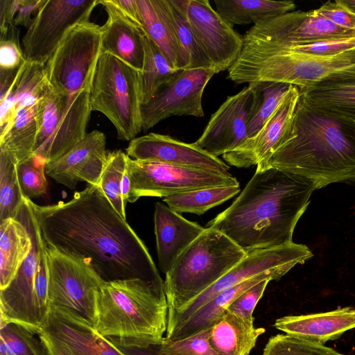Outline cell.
<instances>
[{"label":"cell","instance_id":"6da1fadb","mask_svg":"<svg viewBox=\"0 0 355 355\" xmlns=\"http://www.w3.org/2000/svg\"><path fill=\"white\" fill-rule=\"evenodd\" d=\"M32 205L46 244L87 259L105 282L137 278L164 287L144 243L98 186L67 202Z\"/></svg>","mask_w":355,"mask_h":355},{"label":"cell","instance_id":"7a4b0ae2","mask_svg":"<svg viewBox=\"0 0 355 355\" xmlns=\"http://www.w3.org/2000/svg\"><path fill=\"white\" fill-rule=\"evenodd\" d=\"M315 189L310 180L282 169L256 171L241 194L207 227L222 232L245 252L291 243Z\"/></svg>","mask_w":355,"mask_h":355},{"label":"cell","instance_id":"3957f363","mask_svg":"<svg viewBox=\"0 0 355 355\" xmlns=\"http://www.w3.org/2000/svg\"><path fill=\"white\" fill-rule=\"evenodd\" d=\"M270 167L304 177L316 189L336 182L355 187V120L317 110L300 97L283 142L256 171Z\"/></svg>","mask_w":355,"mask_h":355},{"label":"cell","instance_id":"277c9868","mask_svg":"<svg viewBox=\"0 0 355 355\" xmlns=\"http://www.w3.org/2000/svg\"><path fill=\"white\" fill-rule=\"evenodd\" d=\"M168 311L164 287L137 278L105 282L96 294L93 327L115 346L158 345Z\"/></svg>","mask_w":355,"mask_h":355},{"label":"cell","instance_id":"5b68a950","mask_svg":"<svg viewBox=\"0 0 355 355\" xmlns=\"http://www.w3.org/2000/svg\"><path fill=\"white\" fill-rule=\"evenodd\" d=\"M242 37L241 53L227 70V78L237 84L277 82L302 89L355 64V49L319 56L289 51L246 34Z\"/></svg>","mask_w":355,"mask_h":355},{"label":"cell","instance_id":"8992f818","mask_svg":"<svg viewBox=\"0 0 355 355\" xmlns=\"http://www.w3.org/2000/svg\"><path fill=\"white\" fill-rule=\"evenodd\" d=\"M247 255L222 232L207 227L165 274L168 318L218 281Z\"/></svg>","mask_w":355,"mask_h":355},{"label":"cell","instance_id":"52a82bcc","mask_svg":"<svg viewBox=\"0 0 355 355\" xmlns=\"http://www.w3.org/2000/svg\"><path fill=\"white\" fill-rule=\"evenodd\" d=\"M139 73L107 53L101 54L94 71L89 91L91 110L110 121L121 140L131 141L143 130Z\"/></svg>","mask_w":355,"mask_h":355},{"label":"cell","instance_id":"ba28073f","mask_svg":"<svg viewBox=\"0 0 355 355\" xmlns=\"http://www.w3.org/2000/svg\"><path fill=\"white\" fill-rule=\"evenodd\" d=\"M103 28L87 21L72 28L46 63L47 80L58 94L70 96L91 88L101 54Z\"/></svg>","mask_w":355,"mask_h":355},{"label":"cell","instance_id":"9c48e42d","mask_svg":"<svg viewBox=\"0 0 355 355\" xmlns=\"http://www.w3.org/2000/svg\"><path fill=\"white\" fill-rule=\"evenodd\" d=\"M32 203L31 199L24 197L14 216L26 227L32 248L13 280L0 290V322L15 323L37 334L44 322L35 293V277L44 239Z\"/></svg>","mask_w":355,"mask_h":355},{"label":"cell","instance_id":"30bf717a","mask_svg":"<svg viewBox=\"0 0 355 355\" xmlns=\"http://www.w3.org/2000/svg\"><path fill=\"white\" fill-rule=\"evenodd\" d=\"M246 252L245 257L218 281L168 318L165 336L185 323L201 307L223 291L267 272H276L284 275L297 264L303 263L313 257L306 245L294 242Z\"/></svg>","mask_w":355,"mask_h":355},{"label":"cell","instance_id":"8fae6325","mask_svg":"<svg viewBox=\"0 0 355 355\" xmlns=\"http://www.w3.org/2000/svg\"><path fill=\"white\" fill-rule=\"evenodd\" d=\"M126 171L130 182L128 199L130 203L146 196L164 198L205 188L239 186L230 173L135 160L128 156Z\"/></svg>","mask_w":355,"mask_h":355},{"label":"cell","instance_id":"7c38bea8","mask_svg":"<svg viewBox=\"0 0 355 355\" xmlns=\"http://www.w3.org/2000/svg\"><path fill=\"white\" fill-rule=\"evenodd\" d=\"M49 307L73 310L93 325L96 294L105 281L89 261L62 253L46 244Z\"/></svg>","mask_w":355,"mask_h":355},{"label":"cell","instance_id":"4fadbf2b","mask_svg":"<svg viewBox=\"0 0 355 355\" xmlns=\"http://www.w3.org/2000/svg\"><path fill=\"white\" fill-rule=\"evenodd\" d=\"M99 0H44L22 38L28 62L46 64L69 31L89 21Z\"/></svg>","mask_w":355,"mask_h":355},{"label":"cell","instance_id":"5bb4252c","mask_svg":"<svg viewBox=\"0 0 355 355\" xmlns=\"http://www.w3.org/2000/svg\"><path fill=\"white\" fill-rule=\"evenodd\" d=\"M45 355H125L77 312L51 306L37 333Z\"/></svg>","mask_w":355,"mask_h":355},{"label":"cell","instance_id":"9a60e30c","mask_svg":"<svg viewBox=\"0 0 355 355\" xmlns=\"http://www.w3.org/2000/svg\"><path fill=\"white\" fill-rule=\"evenodd\" d=\"M216 73L213 68L184 69L160 87L147 103L141 104L143 130H148L172 116H204L202 94Z\"/></svg>","mask_w":355,"mask_h":355},{"label":"cell","instance_id":"2e32d148","mask_svg":"<svg viewBox=\"0 0 355 355\" xmlns=\"http://www.w3.org/2000/svg\"><path fill=\"white\" fill-rule=\"evenodd\" d=\"M245 34L285 45L355 38V31L337 26L315 10L291 11L261 21L253 25Z\"/></svg>","mask_w":355,"mask_h":355},{"label":"cell","instance_id":"e0dca14e","mask_svg":"<svg viewBox=\"0 0 355 355\" xmlns=\"http://www.w3.org/2000/svg\"><path fill=\"white\" fill-rule=\"evenodd\" d=\"M189 21L217 73L229 69L241 53V37L208 0H187Z\"/></svg>","mask_w":355,"mask_h":355},{"label":"cell","instance_id":"ac0fdd59","mask_svg":"<svg viewBox=\"0 0 355 355\" xmlns=\"http://www.w3.org/2000/svg\"><path fill=\"white\" fill-rule=\"evenodd\" d=\"M253 101L250 84L228 96L211 114L202 134L194 144L218 157L240 146L247 139V125Z\"/></svg>","mask_w":355,"mask_h":355},{"label":"cell","instance_id":"d6986e66","mask_svg":"<svg viewBox=\"0 0 355 355\" xmlns=\"http://www.w3.org/2000/svg\"><path fill=\"white\" fill-rule=\"evenodd\" d=\"M132 159L150 161L201 170L228 173L230 166L218 157L170 136L149 133L132 139L125 148Z\"/></svg>","mask_w":355,"mask_h":355},{"label":"cell","instance_id":"ffe728a7","mask_svg":"<svg viewBox=\"0 0 355 355\" xmlns=\"http://www.w3.org/2000/svg\"><path fill=\"white\" fill-rule=\"evenodd\" d=\"M300 98L299 87L291 85L274 113L254 137L223 155L231 166L248 168L266 161L280 146L291 129Z\"/></svg>","mask_w":355,"mask_h":355},{"label":"cell","instance_id":"44dd1931","mask_svg":"<svg viewBox=\"0 0 355 355\" xmlns=\"http://www.w3.org/2000/svg\"><path fill=\"white\" fill-rule=\"evenodd\" d=\"M105 146L104 133L93 130L66 154L46 163V174L71 189L80 181L98 186L107 158Z\"/></svg>","mask_w":355,"mask_h":355},{"label":"cell","instance_id":"7402d4cb","mask_svg":"<svg viewBox=\"0 0 355 355\" xmlns=\"http://www.w3.org/2000/svg\"><path fill=\"white\" fill-rule=\"evenodd\" d=\"M300 98L326 114L355 120V64L300 89Z\"/></svg>","mask_w":355,"mask_h":355},{"label":"cell","instance_id":"603a6c76","mask_svg":"<svg viewBox=\"0 0 355 355\" xmlns=\"http://www.w3.org/2000/svg\"><path fill=\"white\" fill-rule=\"evenodd\" d=\"M154 227L159 266L165 274L205 229L159 202L155 205Z\"/></svg>","mask_w":355,"mask_h":355},{"label":"cell","instance_id":"cb8c5ba5","mask_svg":"<svg viewBox=\"0 0 355 355\" xmlns=\"http://www.w3.org/2000/svg\"><path fill=\"white\" fill-rule=\"evenodd\" d=\"M99 3L107 13L103 26L101 53L113 55L141 72L145 56L144 31L124 16L110 0H99Z\"/></svg>","mask_w":355,"mask_h":355},{"label":"cell","instance_id":"d4e9b609","mask_svg":"<svg viewBox=\"0 0 355 355\" xmlns=\"http://www.w3.org/2000/svg\"><path fill=\"white\" fill-rule=\"evenodd\" d=\"M286 334L324 344L355 328V309L351 307L309 315H287L273 325Z\"/></svg>","mask_w":355,"mask_h":355},{"label":"cell","instance_id":"484cf974","mask_svg":"<svg viewBox=\"0 0 355 355\" xmlns=\"http://www.w3.org/2000/svg\"><path fill=\"white\" fill-rule=\"evenodd\" d=\"M90 88H85L69 96L63 116L52 137L35 157L47 163L55 160L86 136V127L92 112Z\"/></svg>","mask_w":355,"mask_h":355},{"label":"cell","instance_id":"4316f807","mask_svg":"<svg viewBox=\"0 0 355 355\" xmlns=\"http://www.w3.org/2000/svg\"><path fill=\"white\" fill-rule=\"evenodd\" d=\"M141 28L159 48L173 68L184 69V62L168 0H137Z\"/></svg>","mask_w":355,"mask_h":355},{"label":"cell","instance_id":"83f0119b","mask_svg":"<svg viewBox=\"0 0 355 355\" xmlns=\"http://www.w3.org/2000/svg\"><path fill=\"white\" fill-rule=\"evenodd\" d=\"M226 311L210 326L209 343L220 355H249L266 329Z\"/></svg>","mask_w":355,"mask_h":355},{"label":"cell","instance_id":"f1b7e54d","mask_svg":"<svg viewBox=\"0 0 355 355\" xmlns=\"http://www.w3.org/2000/svg\"><path fill=\"white\" fill-rule=\"evenodd\" d=\"M282 276L279 272H267L223 291L201 307L185 323L164 338L172 340H180L209 327L245 291L264 279L277 280Z\"/></svg>","mask_w":355,"mask_h":355},{"label":"cell","instance_id":"f546056e","mask_svg":"<svg viewBox=\"0 0 355 355\" xmlns=\"http://www.w3.org/2000/svg\"><path fill=\"white\" fill-rule=\"evenodd\" d=\"M32 248L26 227L15 218L0 222V290L13 280Z\"/></svg>","mask_w":355,"mask_h":355},{"label":"cell","instance_id":"4dcf8cb0","mask_svg":"<svg viewBox=\"0 0 355 355\" xmlns=\"http://www.w3.org/2000/svg\"><path fill=\"white\" fill-rule=\"evenodd\" d=\"M214 3L216 11L232 27L254 25L291 12L295 8L292 1L214 0Z\"/></svg>","mask_w":355,"mask_h":355},{"label":"cell","instance_id":"1f68e13d","mask_svg":"<svg viewBox=\"0 0 355 355\" xmlns=\"http://www.w3.org/2000/svg\"><path fill=\"white\" fill-rule=\"evenodd\" d=\"M37 105L19 110L12 124L0 136V152L16 166L34 156L37 134Z\"/></svg>","mask_w":355,"mask_h":355},{"label":"cell","instance_id":"d6a6232c","mask_svg":"<svg viewBox=\"0 0 355 355\" xmlns=\"http://www.w3.org/2000/svg\"><path fill=\"white\" fill-rule=\"evenodd\" d=\"M144 62L139 73L141 104L147 103L163 85L175 79L184 69L172 67L167 58L144 33Z\"/></svg>","mask_w":355,"mask_h":355},{"label":"cell","instance_id":"836d02e7","mask_svg":"<svg viewBox=\"0 0 355 355\" xmlns=\"http://www.w3.org/2000/svg\"><path fill=\"white\" fill-rule=\"evenodd\" d=\"M168 3L182 53L184 69H214L187 18V0H168Z\"/></svg>","mask_w":355,"mask_h":355},{"label":"cell","instance_id":"e575fe53","mask_svg":"<svg viewBox=\"0 0 355 355\" xmlns=\"http://www.w3.org/2000/svg\"><path fill=\"white\" fill-rule=\"evenodd\" d=\"M253 101L247 125L248 139L256 135L274 113L292 85L277 82H255Z\"/></svg>","mask_w":355,"mask_h":355},{"label":"cell","instance_id":"d590c367","mask_svg":"<svg viewBox=\"0 0 355 355\" xmlns=\"http://www.w3.org/2000/svg\"><path fill=\"white\" fill-rule=\"evenodd\" d=\"M239 186L215 187L188 191L163 198V201L172 210L203 214L236 195Z\"/></svg>","mask_w":355,"mask_h":355},{"label":"cell","instance_id":"8d00e7d4","mask_svg":"<svg viewBox=\"0 0 355 355\" xmlns=\"http://www.w3.org/2000/svg\"><path fill=\"white\" fill-rule=\"evenodd\" d=\"M69 96L56 93L49 85L37 105V134L34 148L37 155L52 137L63 116Z\"/></svg>","mask_w":355,"mask_h":355},{"label":"cell","instance_id":"74e56055","mask_svg":"<svg viewBox=\"0 0 355 355\" xmlns=\"http://www.w3.org/2000/svg\"><path fill=\"white\" fill-rule=\"evenodd\" d=\"M49 86L46 64L27 61L12 91L17 112L21 109L35 105L46 94Z\"/></svg>","mask_w":355,"mask_h":355},{"label":"cell","instance_id":"f35d334b","mask_svg":"<svg viewBox=\"0 0 355 355\" xmlns=\"http://www.w3.org/2000/svg\"><path fill=\"white\" fill-rule=\"evenodd\" d=\"M127 157L126 153L120 150L107 153L98 185L114 209L125 219V205L121 193V182L126 168Z\"/></svg>","mask_w":355,"mask_h":355},{"label":"cell","instance_id":"ab89813d","mask_svg":"<svg viewBox=\"0 0 355 355\" xmlns=\"http://www.w3.org/2000/svg\"><path fill=\"white\" fill-rule=\"evenodd\" d=\"M0 328V355H45L37 334L15 323Z\"/></svg>","mask_w":355,"mask_h":355},{"label":"cell","instance_id":"60d3db41","mask_svg":"<svg viewBox=\"0 0 355 355\" xmlns=\"http://www.w3.org/2000/svg\"><path fill=\"white\" fill-rule=\"evenodd\" d=\"M24 197L16 165L0 152V222L14 218Z\"/></svg>","mask_w":355,"mask_h":355},{"label":"cell","instance_id":"b9f144b4","mask_svg":"<svg viewBox=\"0 0 355 355\" xmlns=\"http://www.w3.org/2000/svg\"><path fill=\"white\" fill-rule=\"evenodd\" d=\"M262 355H343L323 344L288 334L271 336Z\"/></svg>","mask_w":355,"mask_h":355},{"label":"cell","instance_id":"7bdbcfd3","mask_svg":"<svg viewBox=\"0 0 355 355\" xmlns=\"http://www.w3.org/2000/svg\"><path fill=\"white\" fill-rule=\"evenodd\" d=\"M210 327L180 340L165 338L155 345L157 355H220L209 343Z\"/></svg>","mask_w":355,"mask_h":355},{"label":"cell","instance_id":"ee69618b","mask_svg":"<svg viewBox=\"0 0 355 355\" xmlns=\"http://www.w3.org/2000/svg\"><path fill=\"white\" fill-rule=\"evenodd\" d=\"M16 168L19 186L25 197L31 200L46 193L45 162L33 156L18 164Z\"/></svg>","mask_w":355,"mask_h":355},{"label":"cell","instance_id":"f6af8a7d","mask_svg":"<svg viewBox=\"0 0 355 355\" xmlns=\"http://www.w3.org/2000/svg\"><path fill=\"white\" fill-rule=\"evenodd\" d=\"M271 42L289 51L319 56H333L355 49V38L328 40L300 45H285Z\"/></svg>","mask_w":355,"mask_h":355},{"label":"cell","instance_id":"bcb514c9","mask_svg":"<svg viewBox=\"0 0 355 355\" xmlns=\"http://www.w3.org/2000/svg\"><path fill=\"white\" fill-rule=\"evenodd\" d=\"M270 281L269 279H264L245 291L232 303L227 311L245 320H254V310Z\"/></svg>","mask_w":355,"mask_h":355},{"label":"cell","instance_id":"7dc6e473","mask_svg":"<svg viewBox=\"0 0 355 355\" xmlns=\"http://www.w3.org/2000/svg\"><path fill=\"white\" fill-rule=\"evenodd\" d=\"M315 10L337 26L355 31V12L341 3L339 0L329 1Z\"/></svg>","mask_w":355,"mask_h":355},{"label":"cell","instance_id":"c3c4849f","mask_svg":"<svg viewBox=\"0 0 355 355\" xmlns=\"http://www.w3.org/2000/svg\"><path fill=\"white\" fill-rule=\"evenodd\" d=\"M26 60L19 41L6 39L0 42V69L14 70L19 68Z\"/></svg>","mask_w":355,"mask_h":355},{"label":"cell","instance_id":"681fc988","mask_svg":"<svg viewBox=\"0 0 355 355\" xmlns=\"http://www.w3.org/2000/svg\"><path fill=\"white\" fill-rule=\"evenodd\" d=\"M20 0L0 1L1 40H5L10 28L14 25V19L18 12Z\"/></svg>","mask_w":355,"mask_h":355},{"label":"cell","instance_id":"f907efd6","mask_svg":"<svg viewBox=\"0 0 355 355\" xmlns=\"http://www.w3.org/2000/svg\"><path fill=\"white\" fill-rule=\"evenodd\" d=\"M44 0H20V5L16 17L14 19V25L22 26L28 28L33 22L31 17L33 12H37Z\"/></svg>","mask_w":355,"mask_h":355},{"label":"cell","instance_id":"816d5d0a","mask_svg":"<svg viewBox=\"0 0 355 355\" xmlns=\"http://www.w3.org/2000/svg\"><path fill=\"white\" fill-rule=\"evenodd\" d=\"M121 13L141 28L137 0H110Z\"/></svg>","mask_w":355,"mask_h":355},{"label":"cell","instance_id":"f5cc1de1","mask_svg":"<svg viewBox=\"0 0 355 355\" xmlns=\"http://www.w3.org/2000/svg\"><path fill=\"white\" fill-rule=\"evenodd\" d=\"M125 355H157L155 345L147 347H121L116 346Z\"/></svg>","mask_w":355,"mask_h":355},{"label":"cell","instance_id":"db71d44e","mask_svg":"<svg viewBox=\"0 0 355 355\" xmlns=\"http://www.w3.org/2000/svg\"><path fill=\"white\" fill-rule=\"evenodd\" d=\"M130 190V182L128 175V172L125 170L123 173V176L121 182V193L125 205L128 202V196Z\"/></svg>","mask_w":355,"mask_h":355},{"label":"cell","instance_id":"11a10c76","mask_svg":"<svg viewBox=\"0 0 355 355\" xmlns=\"http://www.w3.org/2000/svg\"><path fill=\"white\" fill-rule=\"evenodd\" d=\"M341 3L355 12V0H339Z\"/></svg>","mask_w":355,"mask_h":355}]
</instances>
